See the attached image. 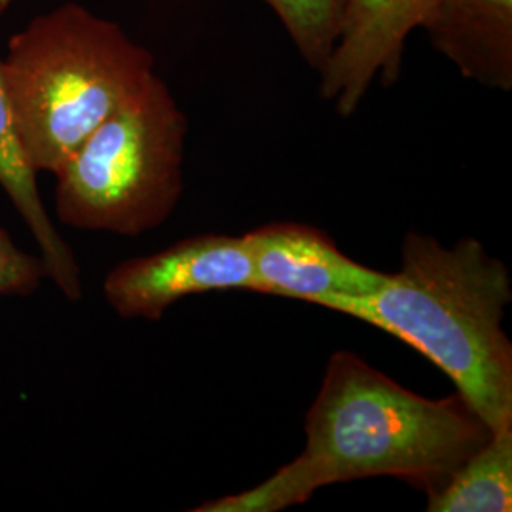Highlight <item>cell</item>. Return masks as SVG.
I'll return each instance as SVG.
<instances>
[{
	"mask_svg": "<svg viewBox=\"0 0 512 512\" xmlns=\"http://www.w3.org/2000/svg\"><path fill=\"white\" fill-rule=\"evenodd\" d=\"M220 291L255 293L245 236L203 234L154 255L120 262L103 281V296L124 319L160 321L175 302Z\"/></svg>",
	"mask_w": 512,
	"mask_h": 512,
	"instance_id": "5b68a950",
	"label": "cell"
},
{
	"mask_svg": "<svg viewBox=\"0 0 512 512\" xmlns=\"http://www.w3.org/2000/svg\"><path fill=\"white\" fill-rule=\"evenodd\" d=\"M44 277L42 258L23 251L10 232L0 226V296L33 294Z\"/></svg>",
	"mask_w": 512,
	"mask_h": 512,
	"instance_id": "7c38bea8",
	"label": "cell"
},
{
	"mask_svg": "<svg viewBox=\"0 0 512 512\" xmlns=\"http://www.w3.org/2000/svg\"><path fill=\"white\" fill-rule=\"evenodd\" d=\"M492 429L461 395L427 399L336 351L306 414V448L251 490L203 503L196 512H277L317 490L395 476L425 492L490 439Z\"/></svg>",
	"mask_w": 512,
	"mask_h": 512,
	"instance_id": "6da1fadb",
	"label": "cell"
},
{
	"mask_svg": "<svg viewBox=\"0 0 512 512\" xmlns=\"http://www.w3.org/2000/svg\"><path fill=\"white\" fill-rule=\"evenodd\" d=\"M435 0H348L338 37L319 71L321 97L344 118L355 114L372 82H399L404 48L423 29Z\"/></svg>",
	"mask_w": 512,
	"mask_h": 512,
	"instance_id": "8992f818",
	"label": "cell"
},
{
	"mask_svg": "<svg viewBox=\"0 0 512 512\" xmlns=\"http://www.w3.org/2000/svg\"><path fill=\"white\" fill-rule=\"evenodd\" d=\"M188 120L158 74L93 131L55 173L65 226L137 238L183 196Z\"/></svg>",
	"mask_w": 512,
	"mask_h": 512,
	"instance_id": "277c9868",
	"label": "cell"
},
{
	"mask_svg": "<svg viewBox=\"0 0 512 512\" xmlns=\"http://www.w3.org/2000/svg\"><path fill=\"white\" fill-rule=\"evenodd\" d=\"M10 2H12V0H0V16H2L4 10L10 6Z\"/></svg>",
	"mask_w": 512,
	"mask_h": 512,
	"instance_id": "4fadbf2b",
	"label": "cell"
},
{
	"mask_svg": "<svg viewBox=\"0 0 512 512\" xmlns=\"http://www.w3.org/2000/svg\"><path fill=\"white\" fill-rule=\"evenodd\" d=\"M281 21L300 57L321 71L338 37L348 0H260Z\"/></svg>",
	"mask_w": 512,
	"mask_h": 512,
	"instance_id": "8fae6325",
	"label": "cell"
},
{
	"mask_svg": "<svg viewBox=\"0 0 512 512\" xmlns=\"http://www.w3.org/2000/svg\"><path fill=\"white\" fill-rule=\"evenodd\" d=\"M245 236L253 262L255 293L317 304L332 296H365L387 279L344 255L319 228L300 222H272Z\"/></svg>",
	"mask_w": 512,
	"mask_h": 512,
	"instance_id": "52a82bcc",
	"label": "cell"
},
{
	"mask_svg": "<svg viewBox=\"0 0 512 512\" xmlns=\"http://www.w3.org/2000/svg\"><path fill=\"white\" fill-rule=\"evenodd\" d=\"M154 55L114 21L65 2L10 38L2 73L27 162L55 175L152 78Z\"/></svg>",
	"mask_w": 512,
	"mask_h": 512,
	"instance_id": "3957f363",
	"label": "cell"
},
{
	"mask_svg": "<svg viewBox=\"0 0 512 512\" xmlns=\"http://www.w3.org/2000/svg\"><path fill=\"white\" fill-rule=\"evenodd\" d=\"M429 512L512 511V425L490 439L427 492Z\"/></svg>",
	"mask_w": 512,
	"mask_h": 512,
	"instance_id": "30bf717a",
	"label": "cell"
},
{
	"mask_svg": "<svg viewBox=\"0 0 512 512\" xmlns=\"http://www.w3.org/2000/svg\"><path fill=\"white\" fill-rule=\"evenodd\" d=\"M0 188L35 239L46 277L69 300L82 298V272L71 245L61 236L38 192L37 171L25 158L14 124L0 59Z\"/></svg>",
	"mask_w": 512,
	"mask_h": 512,
	"instance_id": "9c48e42d",
	"label": "cell"
},
{
	"mask_svg": "<svg viewBox=\"0 0 512 512\" xmlns=\"http://www.w3.org/2000/svg\"><path fill=\"white\" fill-rule=\"evenodd\" d=\"M401 270L365 296H332L315 306L361 319L420 351L456 385L492 429L512 425V344L503 317L511 272L475 238L452 247L410 232Z\"/></svg>",
	"mask_w": 512,
	"mask_h": 512,
	"instance_id": "7a4b0ae2",
	"label": "cell"
},
{
	"mask_svg": "<svg viewBox=\"0 0 512 512\" xmlns=\"http://www.w3.org/2000/svg\"><path fill=\"white\" fill-rule=\"evenodd\" d=\"M431 46L484 88L512 90V0H435Z\"/></svg>",
	"mask_w": 512,
	"mask_h": 512,
	"instance_id": "ba28073f",
	"label": "cell"
}]
</instances>
